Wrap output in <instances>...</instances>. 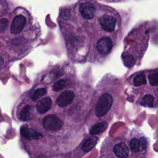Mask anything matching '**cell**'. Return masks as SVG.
<instances>
[{
    "label": "cell",
    "mask_w": 158,
    "mask_h": 158,
    "mask_svg": "<svg viewBox=\"0 0 158 158\" xmlns=\"http://www.w3.org/2000/svg\"><path fill=\"white\" fill-rule=\"evenodd\" d=\"M122 59L124 65L127 68L133 67L136 62L135 57L127 53H123L122 55Z\"/></svg>",
    "instance_id": "9c48e42d"
},
{
    "label": "cell",
    "mask_w": 158,
    "mask_h": 158,
    "mask_svg": "<svg viewBox=\"0 0 158 158\" xmlns=\"http://www.w3.org/2000/svg\"><path fill=\"white\" fill-rule=\"evenodd\" d=\"M113 47L112 40L107 36L102 37L99 40L96 44V49L101 56H106L108 55Z\"/></svg>",
    "instance_id": "5b68a950"
},
{
    "label": "cell",
    "mask_w": 158,
    "mask_h": 158,
    "mask_svg": "<svg viewBox=\"0 0 158 158\" xmlns=\"http://www.w3.org/2000/svg\"><path fill=\"white\" fill-rule=\"evenodd\" d=\"M9 25V20L7 19H2L0 20V33H3L7 28Z\"/></svg>",
    "instance_id": "30bf717a"
},
{
    "label": "cell",
    "mask_w": 158,
    "mask_h": 158,
    "mask_svg": "<svg viewBox=\"0 0 158 158\" xmlns=\"http://www.w3.org/2000/svg\"><path fill=\"white\" fill-rule=\"evenodd\" d=\"M149 150V139L134 127L123 135L106 137L98 158H148Z\"/></svg>",
    "instance_id": "3957f363"
},
{
    "label": "cell",
    "mask_w": 158,
    "mask_h": 158,
    "mask_svg": "<svg viewBox=\"0 0 158 158\" xmlns=\"http://www.w3.org/2000/svg\"><path fill=\"white\" fill-rule=\"evenodd\" d=\"M127 100L149 109L158 105V72L152 70L140 71L131 75L124 83Z\"/></svg>",
    "instance_id": "277c9868"
},
{
    "label": "cell",
    "mask_w": 158,
    "mask_h": 158,
    "mask_svg": "<svg viewBox=\"0 0 158 158\" xmlns=\"http://www.w3.org/2000/svg\"><path fill=\"white\" fill-rule=\"evenodd\" d=\"M121 90L120 80L111 73L106 74L98 82L85 118L89 137H96L107 129L117 112Z\"/></svg>",
    "instance_id": "7a4b0ae2"
},
{
    "label": "cell",
    "mask_w": 158,
    "mask_h": 158,
    "mask_svg": "<svg viewBox=\"0 0 158 158\" xmlns=\"http://www.w3.org/2000/svg\"><path fill=\"white\" fill-rule=\"evenodd\" d=\"M26 23V19L22 15H19L14 17L10 25V32L17 35L20 33L23 29Z\"/></svg>",
    "instance_id": "ba28073f"
},
{
    "label": "cell",
    "mask_w": 158,
    "mask_h": 158,
    "mask_svg": "<svg viewBox=\"0 0 158 158\" xmlns=\"http://www.w3.org/2000/svg\"><path fill=\"white\" fill-rule=\"evenodd\" d=\"M99 23L102 30L111 32L115 29L116 20L111 15H103L99 18Z\"/></svg>",
    "instance_id": "52a82bcc"
},
{
    "label": "cell",
    "mask_w": 158,
    "mask_h": 158,
    "mask_svg": "<svg viewBox=\"0 0 158 158\" xmlns=\"http://www.w3.org/2000/svg\"><path fill=\"white\" fill-rule=\"evenodd\" d=\"M79 11L85 19H91L95 15L96 9L93 4L89 2H85L80 5Z\"/></svg>",
    "instance_id": "8992f818"
},
{
    "label": "cell",
    "mask_w": 158,
    "mask_h": 158,
    "mask_svg": "<svg viewBox=\"0 0 158 158\" xmlns=\"http://www.w3.org/2000/svg\"><path fill=\"white\" fill-rule=\"evenodd\" d=\"M91 86L73 72L55 66L43 73L30 91L19 120L21 136L31 143V158H80L98 138L89 137L85 118L93 94Z\"/></svg>",
    "instance_id": "6da1fadb"
}]
</instances>
